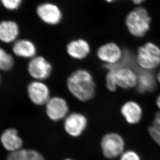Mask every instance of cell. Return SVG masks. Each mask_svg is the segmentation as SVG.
<instances>
[{
  "label": "cell",
  "mask_w": 160,
  "mask_h": 160,
  "mask_svg": "<svg viewBox=\"0 0 160 160\" xmlns=\"http://www.w3.org/2000/svg\"><path fill=\"white\" fill-rule=\"evenodd\" d=\"M12 51L17 57L31 59L37 56V48L30 40L20 39L15 42Z\"/></svg>",
  "instance_id": "16"
},
{
  "label": "cell",
  "mask_w": 160,
  "mask_h": 160,
  "mask_svg": "<svg viewBox=\"0 0 160 160\" xmlns=\"http://www.w3.org/2000/svg\"><path fill=\"white\" fill-rule=\"evenodd\" d=\"M120 160H142L138 153L133 150L124 151L120 156Z\"/></svg>",
  "instance_id": "22"
},
{
  "label": "cell",
  "mask_w": 160,
  "mask_h": 160,
  "mask_svg": "<svg viewBox=\"0 0 160 160\" xmlns=\"http://www.w3.org/2000/svg\"><path fill=\"white\" fill-rule=\"evenodd\" d=\"M36 12L40 20L45 25L56 26L62 22V12L60 7L51 2H44L38 6Z\"/></svg>",
  "instance_id": "6"
},
{
  "label": "cell",
  "mask_w": 160,
  "mask_h": 160,
  "mask_svg": "<svg viewBox=\"0 0 160 160\" xmlns=\"http://www.w3.org/2000/svg\"><path fill=\"white\" fill-rule=\"evenodd\" d=\"M152 18L148 10L142 5L137 6L128 14L125 25L129 33L134 37H145L151 28Z\"/></svg>",
  "instance_id": "2"
},
{
  "label": "cell",
  "mask_w": 160,
  "mask_h": 160,
  "mask_svg": "<svg viewBox=\"0 0 160 160\" xmlns=\"http://www.w3.org/2000/svg\"><path fill=\"white\" fill-rule=\"evenodd\" d=\"M91 51L89 42L83 38L72 40L66 46L67 54L73 60H84L89 57Z\"/></svg>",
  "instance_id": "12"
},
{
  "label": "cell",
  "mask_w": 160,
  "mask_h": 160,
  "mask_svg": "<svg viewBox=\"0 0 160 160\" xmlns=\"http://www.w3.org/2000/svg\"><path fill=\"white\" fill-rule=\"evenodd\" d=\"M25 160H45L43 155L36 150L27 149Z\"/></svg>",
  "instance_id": "23"
},
{
  "label": "cell",
  "mask_w": 160,
  "mask_h": 160,
  "mask_svg": "<svg viewBox=\"0 0 160 160\" xmlns=\"http://www.w3.org/2000/svg\"><path fill=\"white\" fill-rule=\"evenodd\" d=\"M156 103L160 112V94L158 96L157 98H156Z\"/></svg>",
  "instance_id": "26"
},
{
  "label": "cell",
  "mask_w": 160,
  "mask_h": 160,
  "mask_svg": "<svg viewBox=\"0 0 160 160\" xmlns=\"http://www.w3.org/2000/svg\"><path fill=\"white\" fill-rule=\"evenodd\" d=\"M19 34V28L15 22L3 20L0 22V41L10 43L16 41Z\"/></svg>",
  "instance_id": "17"
},
{
  "label": "cell",
  "mask_w": 160,
  "mask_h": 160,
  "mask_svg": "<svg viewBox=\"0 0 160 160\" xmlns=\"http://www.w3.org/2000/svg\"><path fill=\"white\" fill-rule=\"evenodd\" d=\"M46 116L53 122L66 118L69 112V106L65 99L58 96L51 97L45 105Z\"/></svg>",
  "instance_id": "9"
},
{
  "label": "cell",
  "mask_w": 160,
  "mask_h": 160,
  "mask_svg": "<svg viewBox=\"0 0 160 160\" xmlns=\"http://www.w3.org/2000/svg\"><path fill=\"white\" fill-rule=\"evenodd\" d=\"M100 146L103 156L113 159L121 156L124 152L125 143L123 137L116 132H109L102 138Z\"/></svg>",
  "instance_id": "5"
},
{
  "label": "cell",
  "mask_w": 160,
  "mask_h": 160,
  "mask_svg": "<svg viewBox=\"0 0 160 160\" xmlns=\"http://www.w3.org/2000/svg\"><path fill=\"white\" fill-rule=\"evenodd\" d=\"M27 94L33 105L41 106L46 104L50 97L48 86L43 81L33 80L27 87Z\"/></svg>",
  "instance_id": "8"
},
{
  "label": "cell",
  "mask_w": 160,
  "mask_h": 160,
  "mask_svg": "<svg viewBox=\"0 0 160 160\" xmlns=\"http://www.w3.org/2000/svg\"><path fill=\"white\" fill-rule=\"evenodd\" d=\"M1 2L6 9L14 11L20 7L22 0H1Z\"/></svg>",
  "instance_id": "20"
},
{
  "label": "cell",
  "mask_w": 160,
  "mask_h": 160,
  "mask_svg": "<svg viewBox=\"0 0 160 160\" xmlns=\"http://www.w3.org/2000/svg\"><path fill=\"white\" fill-rule=\"evenodd\" d=\"M132 2L134 4H135L137 6H139L142 5V3H144L146 0H129Z\"/></svg>",
  "instance_id": "25"
},
{
  "label": "cell",
  "mask_w": 160,
  "mask_h": 160,
  "mask_svg": "<svg viewBox=\"0 0 160 160\" xmlns=\"http://www.w3.org/2000/svg\"><path fill=\"white\" fill-rule=\"evenodd\" d=\"M27 149L22 148L16 151L10 152L6 158V160H25Z\"/></svg>",
  "instance_id": "19"
},
{
  "label": "cell",
  "mask_w": 160,
  "mask_h": 160,
  "mask_svg": "<svg viewBox=\"0 0 160 160\" xmlns=\"http://www.w3.org/2000/svg\"><path fill=\"white\" fill-rule=\"evenodd\" d=\"M123 49L117 43L110 42L99 46L96 51V57L103 65H113L121 60Z\"/></svg>",
  "instance_id": "10"
},
{
  "label": "cell",
  "mask_w": 160,
  "mask_h": 160,
  "mask_svg": "<svg viewBox=\"0 0 160 160\" xmlns=\"http://www.w3.org/2000/svg\"><path fill=\"white\" fill-rule=\"evenodd\" d=\"M105 1L107 2V3H112L113 2L118 1V0H105Z\"/></svg>",
  "instance_id": "28"
},
{
  "label": "cell",
  "mask_w": 160,
  "mask_h": 160,
  "mask_svg": "<svg viewBox=\"0 0 160 160\" xmlns=\"http://www.w3.org/2000/svg\"><path fill=\"white\" fill-rule=\"evenodd\" d=\"M88 119L81 113L73 112L64 120L63 127L66 132L72 137H78L84 132L88 126Z\"/></svg>",
  "instance_id": "11"
},
{
  "label": "cell",
  "mask_w": 160,
  "mask_h": 160,
  "mask_svg": "<svg viewBox=\"0 0 160 160\" xmlns=\"http://www.w3.org/2000/svg\"><path fill=\"white\" fill-rule=\"evenodd\" d=\"M63 160H75L74 159H70V158H67V159H64Z\"/></svg>",
  "instance_id": "30"
},
{
  "label": "cell",
  "mask_w": 160,
  "mask_h": 160,
  "mask_svg": "<svg viewBox=\"0 0 160 160\" xmlns=\"http://www.w3.org/2000/svg\"><path fill=\"white\" fill-rule=\"evenodd\" d=\"M14 66V59L12 56L0 48V71L8 72L12 69Z\"/></svg>",
  "instance_id": "18"
},
{
  "label": "cell",
  "mask_w": 160,
  "mask_h": 160,
  "mask_svg": "<svg viewBox=\"0 0 160 160\" xmlns=\"http://www.w3.org/2000/svg\"><path fill=\"white\" fill-rule=\"evenodd\" d=\"M136 62L140 69L152 71L160 66V48L153 42H147L136 51Z\"/></svg>",
  "instance_id": "4"
},
{
  "label": "cell",
  "mask_w": 160,
  "mask_h": 160,
  "mask_svg": "<svg viewBox=\"0 0 160 160\" xmlns=\"http://www.w3.org/2000/svg\"><path fill=\"white\" fill-rule=\"evenodd\" d=\"M0 142L3 148L9 152L20 149L23 146V140L15 128L5 129L0 136Z\"/></svg>",
  "instance_id": "13"
},
{
  "label": "cell",
  "mask_w": 160,
  "mask_h": 160,
  "mask_svg": "<svg viewBox=\"0 0 160 160\" xmlns=\"http://www.w3.org/2000/svg\"><path fill=\"white\" fill-rule=\"evenodd\" d=\"M152 124L160 130V112H158L154 115Z\"/></svg>",
  "instance_id": "24"
},
{
  "label": "cell",
  "mask_w": 160,
  "mask_h": 160,
  "mask_svg": "<svg viewBox=\"0 0 160 160\" xmlns=\"http://www.w3.org/2000/svg\"><path fill=\"white\" fill-rule=\"evenodd\" d=\"M1 71H0V84H1Z\"/></svg>",
  "instance_id": "29"
},
{
  "label": "cell",
  "mask_w": 160,
  "mask_h": 160,
  "mask_svg": "<svg viewBox=\"0 0 160 160\" xmlns=\"http://www.w3.org/2000/svg\"><path fill=\"white\" fill-rule=\"evenodd\" d=\"M148 133L153 140L160 147V130L151 124L148 128Z\"/></svg>",
  "instance_id": "21"
},
{
  "label": "cell",
  "mask_w": 160,
  "mask_h": 160,
  "mask_svg": "<svg viewBox=\"0 0 160 160\" xmlns=\"http://www.w3.org/2000/svg\"><path fill=\"white\" fill-rule=\"evenodd\" d=\"M156 79H157L158 83L160 85V70L156 75Z\"/></svg>",
  "instance_id": "27"
},
{
  "label": "cell",
  "mask_w": 160,
  "mask_h": 160,
  "mask_svg": "<svg viewBox=\"0 0 160 160\" xmlns=\"http://www.w3.org/2000/svg\"><path fill=\"white\" fill-rule=\"evenodd\" d=\"M106 77L107 89L114 92L118 87L130 89L136 87L138 81L137 72L131 68L109 69Z\"/></svg>",
  "instance_id": "3"
},
{
  "label": "cell",
  "mask_w": 160,
  "mask_h": 160,
  "mask_svg": "<svg viewBox=\"0 0 160 160\" xmlns=\"http://www.w3.org/2000/svg\"><path fill=\"white\" fill-rule=\"evenodd\" d=\"M137 91L140 94L152 92L155 91L157 85L156 76L152 71L140 69L137 72Z\"/></svg>",
  "instance_id": "15"
},
{
  "label": "cell",
  "mask_w": 160,
  "mask_h": 160,
  "mask_svg": "<svg viewBox=\"0 0 160 160\" xmlns=\"http://www.w3.org/2000/svg\"><path fill=\"white\" fill-rule=\"evenodd\" d=\"M67 86L69 92L81 102L89 101L95 95V82L87 70L79 69L73 72L67 80Z\"/></svg>",
  "instance_id": "1"
},
{
  "label": "cell",
  "mask_w": 160,
  "mask_h": 160,
  "mask_svg": "<svg viewBox=\"0 0 160 160\" xmlns=\"http://www.w3.org/2000/svg\"><path fill=\"white\" fill-rule=\"evenodd\" d=\"M52 66L43 56H36L30 59L27 65L28 74L33 80L44 81L51 76Z\"/></svg>",
  "instance_id": "7"
},
{
  "label": "cell",
  "mask_w": 160,
  "mask_h": 160,
  "mask_svg": "<svg viewBox=\"0 0 160 160\" xmlns=\"http://www.w3.org/2000/svg\"><path fill=\"white\" fill-rule=\"evenodd\" d=\"M121 113L127 123L136 124L140 122L143 117V110L137 102L128 101L121 108Z\"/></svg>",
  "instance_id": "14"
}]
</instances>
